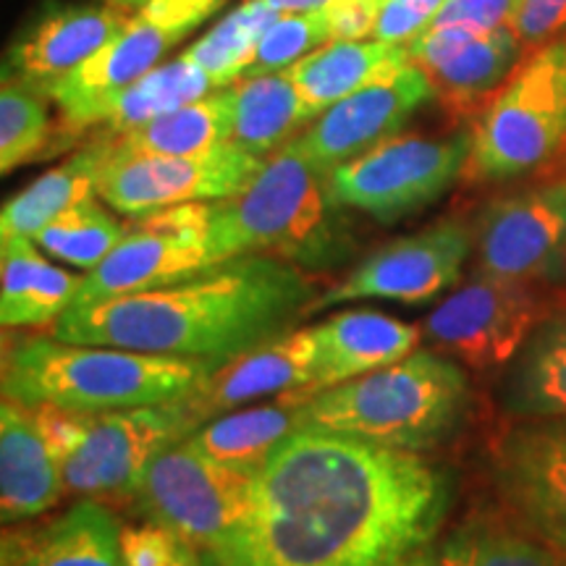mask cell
<instances>
[{"label":"cell","mask_w":566,"mask_h":566,"mask_svg":"<svg viewBox=\"0 0 566 566\" xmlns=\"http://www.w3.org/2000/svg\"><path fill=\"white\" fill-rule=\"evenodd\" d=\"M409 61L407 45H391L380 40H334L325 42L289 71L296 92L315 118L354 92L370 87L405 69Z\"/></svg>","instance_id":"26"},{"label":"cell","mask_w":566,"mask_h":566,"mask_svg":"<svg viewBox=\"0 0 566 566\" xmlns=\"http://www.w3.org/2000/svg\"><path fill=\"white\" fill-rule=\"evenodd\" d=\"M436 90L422 69L407 63L396 74L354 92L323 111L292 145L323 174L401 134Z\"/></svg>","instance_id":"17"},{"label":"cell","mask_w":566,"mask_h":566,"mask_svg":"<svg viewBox=\"0 0 566 566\" xmlns=\"http://www.w3.org/2000/svg\"><path fill=\"white\" fill-rule=\"evenodd\" d=\"M226 263L212 244L208 202L176 205L137 216L101 265L82 275L74 304L166 286Z\"/></svg>","instance_id":"11"},{"label":"cell","mask_w":566,"mask_h":566,"mask_svg":"<svg viewBox=\"0 0 566 566\" xmlns=\"http://www.w3.org/2000/svg\"><path fill=\"white\" fill-rule=\"evenodd\" d=\"M478 273L535 283L566 265V176L493 200L478 221Z\"/></svg>","instance_id":"16"},{"label":"cell","mask_w":566,"mask_h":566,"mask_svg":"<svg viewBox=\"0 0 566 566\" xmlns=\"http://www.w3.org/2000/svg\"><path fill=\"white\" fill-rule=\"evenodd\" d=\"M82 275L53 265L34 239H0V321L3 328L55 325L74 304Z\"/></svg>","instance_id":"24"},{"label":"cell","mask_w":566,"mask_h":566,"mask_svg":"<svg viewBox=\"0 0 566 566\" xmlns=\"http://www.w3.org/2000/svg\"><path fill=\"white\" fill-rule=\"evenodd\" d=\"M541 323L533 283L478 273L424 317L422 336L438 352L475 370L512 365Z\"/></svg>","instance_id":"13"},{"label":"cell","mask_w":566,"mask_h":566,"mask_svg":"<svg viewBox=\"0 0 566 566\" xmlns=\"http://www.w3.org/2000/svg\"><path fill=\"white\" fill-rule=\"evenodd\" d=\"M520 0H446L430 27H472V30H501L512 24ZM428 27V30H430Z\"/></svg>","instance_id":"40"},{"label":"cell","mask_w":566,"mask_h":566,"mask_svg":"<svg viewBox=\"0 0 566 566\" xmlns=\"http://www.w3.org/2000/svg\"><path fill=\"white\" fill-rule=\"evenodd\" d=\"M0 566H124L122 525L103 501L82 499L34 525H9Z\"/></svg>","instance_id":"21"},{"label":"cell","mask_w":566,"mask_h":566,"mask_svg":"<svg viewBox=\"0 0 566 566\" xmlns=\"http://www.w3.org/2000/svg\"><path fill=\"white\" fill-rule=\"evenodd\" d=\"M401 566H566L546 543L495 514H470L430 537Z\"/></svg>","instance_id":"25"},{"label":"cell","mask_w":566,"mask_h":566,"mask_svg":"<svg viewBox=\"0 0 566 566\" xmlns=\"http://www.w3.org/2000/svg\"><path fill=\"white\" fill-rule=\"evenodd\" d=\"M275 17L279 13L260 0H244L181 53L208 74L212 87L226 90L242 80L244 71L250 69L254 48Z\"/></svg>","instance_id":"33"},{"label":"cell","mask_w":566,"mask_h":566,"mask_svg":"<svg viewBox=\"0 0 566 566\" xmlns=\"http://www.w3.org/2000/svg\"><path fill=\"white\" fill-rule=\"evenodd\" d=\"M260 3L268 6V9L275 13H304L323 9L331 0H260Z\"/></svg>","instance_id":"42"},{"label":"cell","mask_w":566,"mask_h":566,"mask_svg":"<svg viewBox=\"0 0 566 566\" xmlns=\"http://www.w3.org/2000/svg\"><path fill=\"white\" fill-rule=\"evenodd\" d=\"M470 134H396L328 174L336 202L394 223L436 202L467 171Z\"/></svg>","instance_id":"10"},{"label":"cell","mask_w":566,"mask_h":566,"mask_svg":"<svg viewBox=\"0 0 566 566\" xmlns=\"http://www.w3.org/2000/svg\"><path fill=\"white\" fill-rule=\"evenodd\" d=\"M223 3L226 0H147L134 9L108 45L45 90L61 116L55 129V137H63L61 145L95 129L101 111L118 92L160 66V61Z\"/></svg>","instance_id":"8"},{"label":"cell","mask_w":566,"mask_h":566,"mask_svg":"<svg viewBox=\"0 0 566 566\" xmlns=\"http://www.w3.org/2000/svg\"><path fill=\"white\" fill-rule=\"evenodd\" d=\"M522 40L512 27L472 30V27H430L407 45L409 61L424 71L436 97L467 108L504 84L522 59Z\"/></svg>","instance_id":"19"},{"label":"cell","mask_w":566,"mask_h":566,"mask_svg":"<svg viewBox=\"0 0 566 566\" xmlns=\"http://www.w3.org/2000/svg\"><path fill=\"white\" fill-rule=\"evenodd\" d=\"M55 142L51 101L32 84L3 76L0 87V171L11 174L24 163L48 155Z\"/></svg>","instance_id":"35"},{"label":"cell","mask_w":566,"mask_h":566,"mask_svg":"<svg viewBox=\"0 0 566 566\" xmlns=\"http://www.w3.org/2000/svg\"><path fill=\"white\" fill-rule=\"evenodd\" d=\"M304 396L310 394H283L275 405L231 409L192 430L187 443L223 464L260 472L283 438L300 430V405Z\"/></svg>","instance_id":"28"},{"label":"cell","mask_w":566,"mask_h":566,"mask_svg":"<svg viewBox=\"0 0 566 566\" xmlns=\"http://www.w3.org/2000/svg\"><path fill=\"white\" fill-rule=\"evenodd\" d=\"M32 409L61 457L66 491L82 499H132L153 459L202 424L187 399L97 415Z\"/></svg>","instance_id":"6"},{"label":"cell","mask_w":566,"mask_h":566,"mask_svg":"<svg viewBox=\"0 0 566 566\" xmlns=\"http://www.w3.org/2000/svg\"><path fill=\"white\" fill-rule=\"evenodd\" d=\"M265 158L223 145L195 155H113L97 181V197L124 216L218 202L244 192Z\"/></svg>","instance_id":"12"},{"label":"cell","mask_w":566,"mask_h":566,"mask_svg":"<svg viewBox=\"0 0 566 566\" xmlns=\"http://www.w3.org/2000/svg\"><path fill=\"white\" fill-rule=\"evenodd\" d=\"M470 407V378L449 354L415 349L399 363L304 396L300 430L342 433L401 451L449 438Z\"/></svg>","instance_id":"5"},{"label":"cell","mask_w":566,"mask_h":566,"mask_svg":"<svg viewBox=\"0 0 566 566\" xmlns=\"http://www.w3.org/2000/svg\"><path fill=\"white\" fill-rule=\"evenodd\" d=\"M210 233L221 260L271 254L302 271H334L357 250L328 187V174L289 142L268 155L244 192L208 202Z\"/></svg>","instance_id":"4"},{"label":"cell","mask_w":566,"mask_h":566,"mask_svg":"<svg viewBox=\"0 0 566 566\" xmlns=\"http://www.w3.org/2000/svg\"><path fill=\"white\" fill-rule=\"evenodd\" d=\"M254 485L258 472L218 462L184 438L153 459L132 499L147 522H158L210 556L242 527Z\"/></svg>","instance_id":"9"},{"label":"cell","mask_w":566,"mask_h":566,"mask_svg":"<svg viewBox=\"0 0 566 566\" xmlns=\"http://www.w3.org/2000/svg\"><path fill=\"white\" fill-rule=\"evenodd\" d=\"M168 566H202L200 562V551L189 546V543H184L179 554H176V558Z\"/></svg>","instance_id":"43"},{"label":"cell","mask_w":566,"mask_h":566,"mask_svg":"<svg viewBox=\"0 0 566 566\" xmlns=\"http://www.w3.org/2000/svg\"><path fill=\"white\" fill-rule=\"evenodd\" d=\"M66 491L61 457L42 433L32 407L3 399L0 407V520L21 525L45 514Z\"/></svg>","instance_id":"22"},{"label":"cell","mask_w":566,"mask_h":566,"mask_svg":"<svg viewBox=\"0 0 566 566\" xmlns=\"http://www.w3.org/2000/svg\"><path fill=\"white\" fill-rule=\"evenodd\" d=\"M501 405L516 420L566 417V313L537 323L509 365Z\"/></svg>","instance_id":"30"},{"label":"cell","mask_w":566,"mask_h":566,"mask_svg":"<svg viewBox=\"0 0 566 566\" xmlns=\"http://www.w3.org/2000/svg\"><path fill=\"white\" fill-rule=\"evenodd\" d=\"M103 3H111V6H122V9H139L142 3H147V0H103Z\"/></svg>","instance_id":"44"},{"label":"cell","mask_w":566,"mask_h":566,"mask_svg":"<svg viewBox=\"0 0 566 566\" xmlns=\"http://www.w3.org/2000/svg\"><path fill=\"white\" fill-rule=\"evenodd\" d=\"M388 0H331L323 6L334 40H370Z\"/></svg>","instance_id":"41"},{"label":"cell","mask_w":566,"mask_h":566,"mask_svg":"<svg viewBox=\"0 0 566 566\" xmlns=\"http://www.w3.org/2000/svg\"><path fill=\"white\" fill-rule=\"evenodd\" d=\"M212 367L118 346L21 338L3 352V399L97 415L189 399Z\"/></svg>","instance_id":"3"},{"label":"cell","mask_w":566,"mask_h":566,"mask_svg":"<svg viewBox=\"0 0 566 566\" xmlns=\"http://www.w3.org/2000/svg\"><path fill=\"white\" fill-rule=\"evenodd\" d=\"M113 158V139L95 134L80 153H74L53 171L27 184L19 195L6 200L0 210V239H34L53 218L97 195L103 168Z\"/></svg>","instance_id":"27"},{"label":"cell","mask_w":566,"mask_h":566,"mask_svg":"<svg viewBox=\"0 0 566 566\" xmlns=\"http://www.w3.org/2000/svg\"><path fill=\"white\" fill-rule=\"evenodd\" d=\"M321 342L317 391L346 384L420 349L422 325L396 321L378 310H344L315 325Z\"/></svg>","instance_id":"23"},{"label":"cell","mask_w":566,"mask_h":566,"mask_svg":"<svg viewBox=\"0 0 566 566\" xmlns=\"http://www.w3.org/2000/svg\"><path fill=\"white\" fill-rule=\"evenodd\" d=\"M184 546V541L158 522L122 527L124 566H168Z\"/></svg>","instance_id":"38"},{"label":"cell","mask_w":566,"mask_h":566,"mask_svg":"<svg viewBox=\"0 0 566 566\" xmlns=\"http://www.w3.org/2000/svg\"><path fill=\"white\" fill-rule=\"evenodd\" d=\"M124 233L126 226L111 216L95 195L53 218L45 229H40L34 242L51 258L82 268V271H92L116 250Z\"/></svg>","instance_id":"34"},{"label":"cell","mask_w":566,"mask_h":566,"mask_svg":"<svg viewBox=\"0 0 566 566\" xmlns=\"http://www.w3.org/2000/svg\"><path fill=\"white\" fill-rule=\"evenodd\" d=\"M231 137L233 103L226 87L113 139V155H195L231 145Z\"/></svg>","instance_id":"31"},{"label":"cell","mask_w":566,"mask_h":566,"mask_svg":"<svg viewBox=\"0 0 566 566\" xmlns=\"http://www.w3.org/2000/svg\"><path fill=\"white\" fill-rule=\"evenodd\" d=\"M509 514L566 562V417L520 420L493 454Z\"/></svg>","instance_id":"15"},{"label":"cell","mask_w":566,"mask_h":566,"mask_svg":"<svg viewBox=\"0 0 566 566\" xmlns=\"http://www.w3.org/2000/svg\"><path fill=\"white\" fill-rule=\"evenodd\" d=\"M443 470L417 451L294 430L258 472L252 509L208 566H401L441 533Z\"/></svg>","instance_id":"1"},{"label":"cell","mask_w":566,"mask_h":566,"mask_svg":"<svg viewBox=\"0 0 566 566\" xmlns=\"http://www.w3.org/2000/svg\"><path fill=\"white\" fill-rule=\"evenodd\" d=\"M208 74L197 69L187 55L179 53L176 59L155 66L132 87L118 92L113 101L105 105L95 122V134L108 139H118L139 126L150 124L153 118L171 113L181 105L200 101L212 92Z\"/></svg>","instance_id":"32"},{"label":"cell","mask_w":566,"mask_h":566,"mask_svg":"<svg viewBox=\"0 0 566 566\" xmlns=\"http://www.w3.org/2000/svg\"><path fill=\"white\" fill-rule=\"evenodd\" d=\"M509 27L522 45H546L566 30V0H520Z\"/></svg>","instance_id":"39"},{"label":"cell","mask_w":566,"mask_h":566,"mask_svg":"<svg viewBox=\"0 0 566 566\" xmlns=\"http://www.w3.org/2000/svg\"><path fill=\"white\" fill-rule=\"evenodd\" d=\"M446 0H388L375 24L373 40L409 45L433 24Z\"/></svg>","instance_id":"37"},{"label":"cell","mask_w":566,"mask_h":566,"mask_svg":"<svg viewBox=\"0 0 566 566\" xmlns=\"http://www.w3.org/2000/svg\"><path fill=\"white\" fill-rule=\"evenodd\" d=\"M472 252V231L467 223L449 218L412 237L394 239L367 254L334 283L328 292L310 302L307 315L323 313L354 300H391L422 304L436 300L462 279L464 263Z\"/></svg>","instance_id":"14"},{"label":"cell","mask_w":566,"mask_h":566,"mask_svg":"<svg viewBox=\"0 0 566 566\" xmlns=\"http://www.w3.org/2000/svg\"><path fill=\"white\" fill-rule=\"evenodd\" d=\"M325 42H334V38H331V27L323 9L304 13H279L273 24L263 32L258 48H254L252 63L244 71L242 80L292 69L296 61L323 48Z\"/></svg>","instance_id":"36"},{"label":"cell","mask_w":566,"mask_h":566,"mask_svg":"<svg viewBox=\"0 0 566 566\" xmlns=\"http://www.w3.org/2000/svg\"><path fill=\"white\" fill-rule=\"evenodd\" d=\"M231 142L260 158L279 153L315 122V113L302 101L289 71L231 84Z\"/></svg>","instance_id":"29"},{"label":"cell","mask_w":566,"mask_h":566,"mask_svg":"<svg viewBox=\"0 0 566 566\" xmlns=\"http://www.w3.org/2000/svg\"><path fill=\"white\" fill-rule=\"evenodd\" d=\"M566 147V38L541 45L495 90L470 132L464 176L512 181Z\"/></svg>","instance_id":"7"},{"label":"cell","mask_w":566,"mask_h":566,"mask_svg":"<svg viewBox=\"0 0 566 566\" xmlns=\"http://www.w3.org/2000/svg\"><path fill=\"white\" fill-rule=\"evenodd\" d=\"M313 300L302 268L239 254L166 286L71 304L53 336L218 367L292 331Z\"/></svg>","instance_id":"2"},{"label":"cell","mask_w":566,"mask_h":566,"mask_svg":"<svg viewBox=\"0 0 566 566\" xmlns=\"http://www.w3.org/2000/svg\"><path fill=\"white\" fill-rule=\"evenodd\" d=\"M317 367H321V342L315 325L292 328L275 336L273 342L239 354L231 363L212 367L187 405L205 424L212 417L275 394H315Z\"/></svg>","instance_id":"18"},{"label":"cell","mask_w":566,"mask_h":566,"mask_svg":"<svg viewBox=\"0 0 566 566\" xmlns=\"http://www.w3.org/2000/svg\"><path fill=\"white\" fill-rule=\"evenodd\" d=\"M129 17V9L111 3L51 9L9 48L3 76L45 92L108 45Z\"/></svg>","instance_id":"20"}]
</instances>
